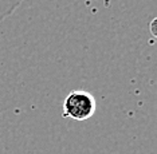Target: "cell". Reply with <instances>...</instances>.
<instances>
[{
	"instance_id": "cell-2",
	"label": "cell",
	"mask_w": 157,
	"mask_h": 154,
	"mask_svg": "<svg viewBox=\"0 0 157 154\" xmlns=\"http://www.w3.org/2000/svg\"><path fill=\"white\" fill-rule=\"evenodd\" d=\"M24 0H0V23L12 15Z\"/></svg>"
},
{
	"instance_id": "cell-1",
	"label": "cell",
	"mask_w": 157,
	"mask_h": 154,
	"mask_svg": "<svg viewBox=\"0 0 157 154\" xmlns=\"http://www.w3.org/2000/svg\"><path fill=\"white\" fill-rule=\"evenodd\" d=\"M95 107V99L90 92L85 90H74L63 101V117L82 122L94 115Z\"/></svg>"
}]
</instances>
